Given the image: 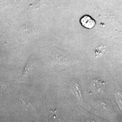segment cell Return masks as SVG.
<instances>
[{
    "mask_svg": "<svg viewBox=\"0 0 122 122\" xmlns=\"http://www.w3.org/2000/svg\"><path fill=\"white\" fill-rule=\"evenodd\" d=\"M80 22L82 26L88 29H92L96 24L95 20L88 15H85L81 18Z\"/></svg>",
    "mask_w": 122,
    "mask_h": 122,
    "instance_id": "1",
    "label": "cell"
},
{
    "mask_svg": "<svg viewBox=\"0 0 122 122\" xmlns=\"http://www.w3.org/2000/svg\"><path fill=\"white\" fill-rule=\"evenodd\" d=\"M115 96L117 103L120 109L122 111V92L120 91L116 92L115 93Z\"/></svg>",
    "mask_w": 122,
    "mask_h": 122,
    "instance_id": "2",
    "label": "cell"
}]
</instances>
